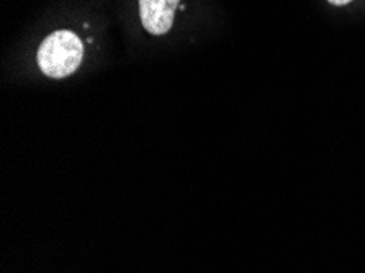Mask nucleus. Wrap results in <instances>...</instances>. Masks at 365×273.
Here are the masks:
<instances>
[{"instance_id": "nucleus-1", "label": "nucleus", "mask_w": 365, "mask_h": 273, "mask_svg": "<svg viewBox=\"0 0 365 273\" xmlns=\"http://www.w3.org/2000/svg\"><path fill=\"white\" fill-rule=\"evenodd\" d=\"M84 46L79 36L73 31L59 30L44 38L40 49H38V64L43 74L53 79H63L77 71Z\"/></svg>"}, {"instance_id": "nucleus-2", "label": "nucleus", "mask_w": 365, "mask_h": 273, "mask_svg": "<svg viewBox=\"0 0 365 273\" xmlns=\"http://www.w3.org/2000/svg\"><path fill=\"white\" fill-rule=\"evenodd\" d=\"M180 0H140L141 24L151 35H165L174 24Z\"/></svg>"}, {"instance_id": "nucleus-3", "label": "nucleus", "mask_w": 365, "mask_h": 273, "mask_svg": "<svg viewBox=\"0 0 365 273\" xmlns=\"http://www.w3.org/2000/svg\"><path fill=\"white\" fill-rule=\"evenodd\" d=\"M328 2H331V4H334V5H346V4H351L352 0H328Z\"/></svg>"}]
</instances>
